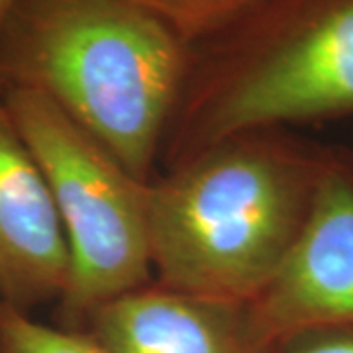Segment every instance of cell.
<instances>
[{
	"label": "cell",
	"mask_w": 353,
	"mask_h": 353,
	"mask_svg": "<svg viewBox=\"0 0 353 353\" xmlns=\"http://www.w3.org/2000/svg\"><path fill=\"white\" fill-rule=\"evenodd\" d=\"M190 48L167 167L245 132L353 118V0H257Z\"/></svg>",
	"instance_id": "obj_3"
},
{
	"label": "cell",
	"mask_w": 353,
	"mask_h": 353,
	"mask_svg": "<svg viewBox=\"0 0 353 353\" xmlns=\"http://www.w3.org/2000/svg\"><path fill=\"white\" fill-rule=\"evenodd\" d=\"M269 341L353 324V153L332 148L310 214L277 275L252 303Z\"/></svg>",
	"instance_id": "obj_5"
},
{
	"label": "cell",
	"mask_w": 353,
	"mask_h": 353,
	"mask_svg": "<svg viewBox=\"0 0 353 353\" xmlns=\"http://www.w3.org/2000/svg\"><path fill=\"white\" fill-rule=\"evenodd\" d=\"M269 353H353V324L312 326L271 341Z\"/></svg>",
	"instance_id": "obj_10"
},
{
	"label": "cell",
	"mask_w": 353,
	"mask_h": 353,
	"mask_svg": "<svg viewBox=\"0 0 353 353\" xmlns=\"http://www.w3.org/2000/svg\"><path fill=\"white\" fill-rule=\"evenodd\" d=\"M194 46L234 22L257 0H134Z\"/></svg>",
	"instance_id": "obj_9"
},
{
	"label": "cell",
	"mask_w": 353,
	"mask_h": 353,
	"mask_svg": "<svg viewBox=\"0 0 353 353\" xmlns=\"http://www.w3.org/2000/svg\"><path fill=\"white\" fill-rule=\"evenodd\" d=\"M14 2H16V0H0V28H2V24H4L6 16H8L10 10H12Z\"/></svg>",
	"instance_id": "obj_11"
},
{
	"label": "cell",
	"mask_w": 353,
	"mask_h": 353,
	"mask_svg": "<svg viewBox=\"0 0 353 353\" xmlns=\"http://www.w3.org/2000/svg\"><path fill=\"white\" fill-rule=\"evenodd\" d=\"M192 48L134 0H16L0 77L61 108L139 181H152Z\"/></svg>",
	"instance_id": "obj_2"
},
{
	"label": "cell",
	"mask_w": 353,
	"mask_h": 353,
	"mask_svg": "<svg viewBox=\"0 0 353 353\" xmlns=\"http://www.w3.org/2000/svg\"><path fill=\"white\" fill-rule=\"evenodd\" d=\"M4 104L50 185L69 250L59 326L153 281L148 187L43 94L6 88Z\"/></svg>",
	"instance_id": "obj_4"
},
{
	"label": "cell",
	"mask_w": 353,
	"mask_h": 353,
	"mask_svg": "<svg viewBox=\"0 0 353 353\" xmlns=\"http://www.w3.org/2000/svg\"><path fill=\"white\" fill-rule=\"evenodd\" d=\"M0 353H106L83 330L50 326L0 301Z\"/></svg>",
	"instance_id": "obj_8"
},
{
	"label": "cell",
	"mask_w": 353,
	"mask_h": 353,
	"mask_svg": "<svg viewBox=\"0 0 353 353\" xmlns=\"http://www.w3.org/2000/svg\"><path fill=\"white\" fill-rule=\"evenodd\" d=\"M69 250L50 185L0 94V301L32 312L59 303Z\"/></svg>",
	"instance_id": "obj_6"
},
{
	"label": "cell",
	"mask_w": 353,
	"mask_h": 353,
	"mask_svg": "<svg viewBox=\"0 0 353 353\" xmlns=\"http://www.w3.org/2000/svg\"><path fill=\"white\" fill-rule=\"evenodd\" d=\"M0 94H4V81H2V77H0Z\"/></svg>",
	"instance_id": "obj_12"
},
{
	"label": "cell",
	"mask_w": 353,
	"mask_h": 353,
	"mask_svg": "<svg viewBox=\"0 0 353 353\" xmlns=\"http://www.w3.org/2000/svg\"><path fill=\"white\" fill-rule=\"evenodd\" d=\"M106 353H269L252 303L145 287L99 306L83 324Z\"/></svg>",
	"instance_id": "obj_7"
},
{
	"label": "cell",
	"mask_w": 353,
	"mask_h": 353,
	"mask_svg": "<svg viewBox=\"0 0 353 353\" xmlns=\"http://www.w3.org/2000/svg\"><path fill=\"white\" fill-rule=\"evenodd\" d=\"M332 148L290 130L212 143L148 187L153 281L253 303L277 275L310 214Z\"/></svg>",
	"instance_id": "obj_1"
}]
</instances>
